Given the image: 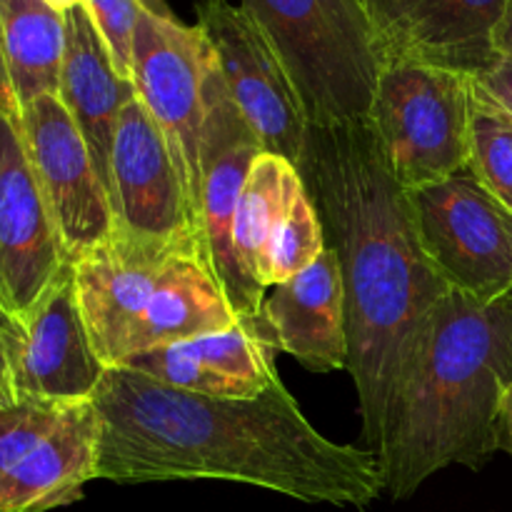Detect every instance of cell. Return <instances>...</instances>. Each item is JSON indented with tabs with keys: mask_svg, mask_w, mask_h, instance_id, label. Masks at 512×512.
I'll return each instance as SVG.
<instances>
[{
	"mask_svg": "<svg viewBox=\"0 0 512 512\" xmlns=\"http://www.w3.org/2000/svg\"><path fill=\"white\" fill-rule=\"evenodd\" d=\"M90 403L110 483L225 480L358 510L385 490L378 455L318 433L280 378L253 398H208L108 368Z\"/></svg>",
	"mask_w": 512,
	"mask_h": 512,
	"instance_id": "cell-1",
	"label": "cell"
},
{
	"mask_svg": "<svg viewBox=\"0 0 512 512\" xmlns=\"http://www.w3.org/2000/svg\"><path fill=\"white\" fill-rule=\"evenodd\" d=\"M298 173L343 268L348 370L363 435L378 455L415 333L453 288L425 258L408 190L368 118L310 125Z\"/></svg>",
	"mask_w": 512,
	"mask_h": 512,
	"instance_id": "cell-2",
	"label": "cell"
},
{
	"mask_svg": "<svg viewBox=\"0 0 512 512\" xmlns=\"http://www.w3.org/2000/svg\"><path fill=\"white\" fill-rule=\"evenodd\" d=\"M512 388V290L493 300L450 290L413 338L383 450L385 490L405 500L440 470H480L503 450Z\"/></svg>",
	"mask_w": 512,
	"mask_h": 512,
	"instance_id": "cell-3",
	"label": "cell"
},
{
	"mask_svg": "<svg viewBox=\"0 0 512 512\" xmlns=\"http://www.w3.org/2000/svg\"><path fill=\"white\" fill-rule=\"evenodd\" d=\"M298 85L310 123L368 118L383 63L363 0H243Z\"/></svg>",
	"mask_w": 512,
	"mask_h": 512,
	"instance_id": "cell-4",
	"label": "cell"
},
{
	"mask_svg": "<svg viewBox=\"0 0 512 512\" xmlns=\"http://www.w3.org/2000/svg\"><path fill=\"white\" fill-rule=\"evenodd\" d=\"M473 108V75L418 63L380 68L368 120L405 190L468 168Z\"/></svg>",
	"mask_w": 512,
	"mask_h": 512,
	"instance_id": "cell-5",
	"label": "cell"
},
{
	"mask_svg": "<svg viewBox=\"0 0 512 512\" xmlns=\"http://www.w3.org/2000/svg\"><path fill=\"white\" fill-rule=\"evenodd\" d=\"M420 248L460 293L493 300L512 290V210L470 168L408 190Z\"/></svg>",
	"mask_w": 512,
	"mask_h": 512,
	"instance_id": "cell-6",
	"label": "cell"
},
{
	"mask_svg": "<svg viewBox=\"0 0 512 512\" xmlns=\"http://www.w3.org/2000/svg\"><path fill=\"white\" fill-rule=\"evenodd\" d=\"M213 50V48H210ZM205 123L200 138V238L205 265L223 288L240 320L260 318L265 288H260L233 245V220L253 160L263 153V143L223 83L215 53H210L203 85Z\"/></svg>",
	"mask_w": 512,
	"mask_h": 512,
	"instance_id": "cell-7",
	"label": "cell"
},
{
	"mask_svg": "<svg viewBox=\"0 0 512 512\" xmlns=\"http://www.w3.org/2000/svg\"><path fill=\"white\" fill-rule=\"evenodd\" d=\"M198 28L213 48L230 98L263 148L298 168L313 123L298 85L263 30L228 0H203Z\"/></svg>",
	"mask_w": 512,
	"mask_h": 512,
	"instance_id": "cell-8",
	"label": "cell"
},
{
	"mask_svg": "<svg viewBox=\"0 0 512 512\" xmlns=\"http://www.w3.org/2000/svg\"><path fill=\"white\" fill-rule=\"evenodd\" d=\"M210 43L198 25L143 10L133 40V85L153 115L200 225V138ZM203 240V238H200Z\"/></svg>",
	"mask_w": 512,
	"mask_h": 512,
	"instance_id": "cell-9",
	"label": "cell"
},
{
	"mask_svg": "<svg viewBox=\"0 0 512 512\" xmlns=\"http://www.w3.org/2000/svg\"><path fill=\"white\" fill-rule=\"evenodd\" d=\"M110 203L115 213L113 235L150 248L195 250L205 260L200 225L168 145L140 98L125 105L115 130Z\"/></svg>",
	"mask_w": 512,
	"mask_h": 512,
	"instance_id": "cell-10",
	"label": "cell"
},
{
	"mask_svg": "<svg viewBox=\"0 0 512 512\" xmlns=\"http://www.w3.org/2000/svg\"><path fill=\"white\" fill-rule=\"evenodd\" d=\"M8 358L18 400L83 403L98 390L105 363L85 328L73 260L23 313L10 315Z\"/></svg>",
	"mask_w": 512,
	"mask_h": 512,
	"instance_id": "cell-11",
	"label": "cell"
},
{
	"mask_svg": "<svg viewBox=\"0 0 512 512\" xmlns=\"http://www.w3.org/2000/svg\"><path fill=\"white\" fill-rule=\"evenodd\" d=\"M20 130L68 258L108 243L115 233L110 193L58 95H43L25 105Z\"/></svg>",
	"mask_w": 512,
	"mask_h": 512,
	"instance_id": "cell-12",
	"label": "cell"
},
{
	"mask_svg": "<svg viewBox=\"0 0 512 512\" xmlns=\"http://www.w3.org/2000/svg\"><path fill=\"white\" fill-rule=\"evenodd\" d=\"M380 63L480 75L500 60L493 35L505 0H363Z\"/></svg>",
	"mask_w": 512,
	"mask_h": 512,
	"instance_id": "cell-13",
	"label": "cell"
},
{
	"mask_svg": "<svg viewBox=\"0 0 512 512\" xmlns=\"http://www.w3.org/2000/svg\"><path fill=\"white\" fill-rule=\"evenodd\" d=\"M23 143L20 118L0 113V305L18 315L68 263Z\"/></svg>",
	"mask_w": 512,
	"mask_h": 512,
	"instance_id": "cell-14",
	"label": "cell"
},
{
	"mask_svg": "<svg viewBox=\"0 0 512 512\" xmlns=\"http://www.w3.org/2000/svg\"><path fill=\"white\" fill-rule=\"evenodd\" d=\"M178 253L195 250L150 248L113 235L73 258L80 313L105 368H118L125 360L130 335Z\"/></svg>",
	"mask_w": 512,
	"mask_h": 512,
	"instance_id": "cell-15",
	"label": "cell"
},
{
	"mask_svg": "<svg viewBox=\"0 0 512 512\" xmlns=\"http://www.w3.org/2000/svg\"><path fill=\"white\" fill-rule=\"evenodd\" d=\"M260 315L275 348L293 355L308 370L333 373L348 368L343 268L330 245L308 270L275 285Z\"/></svg>",
	"mask_w": 512,
	"mask_h": 512,
	"instance_id": "cell-16",
	"label": "cell"
},
{
	"mask_svg": "<svg viewBox=\"0 0 512 512\" xmlns=\"http://www.w3.org/2000/svg\"><path fill=\"white\" fill-rule=\"evenodd\" d=\"M60 103L88 143L100 180L110 193V150L120 113L138 98L133 80L120 78L85 5L65 13V55L60 70Z\"/></svg>",
	"mask_w": 512,
	"mask_h": 512,
	"instance_id": "cell-17",
	"label": "cell"
},
{
	"mask_svg": "<svg viewBox=\"0 0 512 512\" xmlns=\"http://www.w3.org/2000/svg\"><path fill=\"white\" fill-rule=\"evenodd\" d=\"M100 478V423L93 403H73L53 433L0 478V512H48L75 503Z\"/></svg>",
	"mask_w": 512,
	"mask_h": 512,
	"instance_id": "cell-18",
	"label": "cell"
},
{
	"mask_svg": "<svg viewBox=\"0 0 512 512\" xmlns=\"http://www.w3.org/2000/svg\"><path fill=\"white\" fill-rule=\"evenodd\" d=\"M235 323L240 318L205 260L198 253H178L130 335L125 360L145 350L220 333Z\"/></svg>",
	"mask_w": 512,
	"mask_h": 512,
	"instance_id": "cell-19",
	"label": "cell"
},
{
	"mask_svg": "<svg viewBox=\"0 0 512 512\" xmlns=\"http://www.w3.org/2000/svg\"><path fill=\"white\" fill-rule=\"evenodd\" d=\"M5 60L20 110L43 95H58L65 55V13L43 0H0Z\"/></svg>",
	"mask_w": 512,
	"mask_h": 512,
	"instance_id": "cell-20",
	"label": "cell"
},
{
	"mask_svg": "<svg viewBox=\"0 0 512 512\" xmlns=\"http://www.w3.org/2000/svg\"><path fill=\"white\" fill-rule=\"evenodd\" d=\"M298 180V168L268 150H263L250 165L248 178L240 190L238 210H235L233 245L238 260L255 283H258V268L265 245L273 238Z\"/></svg>",
	"mask_w": 512,
	"mask_h": 512,
	"instance_id": "cell-21",
	"label": "cell"
},
{
	"mask_svg": "<svg viewBox=\"0 0 512 512\" xmlns=\"http://www.w3.org/2000/svg\"><path fill=\"white\" fill-rule=\"evenodd\" d=\"M178 345L215 373L248 385L253 393H265L278 380V370L273 365L275 343L263 315Z\"/></svg>",
	"mask_w": 512,
	"mask_h": 512,
	"instance_id": "cell-22",
	"label": "cell"
},
{
	"mask_svg": "<svg viewBox=\"0 0 512 512\" xmlns=\"http://www.w3.org/2000/svg\"><path fill=\"white\" fill-rule=\"evenodd\" d=\"M328 248L323 218L305 188L303 178L293 188L290 203L275 228L273 238L265 245L258 268V283L263 288L280 285L308 270Z\"/></svg>",
	"mask_w": 512,
	"mask_h": 512,
	"instance_id": "cell-23",
	"label": "cell"
},
{
	"mask_svg": "<svg viewBox=\"0 0 512 512\" xmlns=\"http://www.w3.org/2000/svg\"><path fill=\"white\" fill-rule=\"evenodd\" d=\"M468 168L490 195L512 210V115L488 98L478 85L470 125Z\"/></svg>",
	"mask_w": 512,
	"mask_h": 512,
	"instance_id": "cell-24",
	"label": "cell"
},
{
	"mask_svg": "<svg viewBox=\"0 0 512 512\" xmlns=\"http://www.w3.org/2000/svg\"><path fill=\"white\" fill-rule=\"evenodd\" d=\"M118 368L135 370L168 388L185 390V393L208 395V398H253V390L248 385L230 380L225 375L215 373L213 368L195 360L193 355L185 353L180 345H163V348L145 350V353L133 355Z\"/></svg>",
	"mask_w": 512,
	"mask_h": 512,
	"instance_id": "cell-25",
	"label": "cell"
},
{
	"mask_svg": "<svg viewBox=\"0 0 512 512\" xmlns=\"http://www.w3.org/2000/svg\"><path fill=\"white\" fill-rule=\"evenodd\" d=\"M68 405L73 403L23 398L10 408H0V478L53 433Z\"/></svg>",
	"mask_w": 512,
	"mask_h": 512,
	"instance_id": "cell-26",
	"label": "cell"
},
{
	"mask_svg": "<svg viewBox=\"0 0 512 512\" xmlns=\"http://www.w3.org/2000/svg\"><path fill=\"white\" fill-rule=\"evenodd\" d=\"M83 5L103 38L118 75L133 80V40L143 5L138 0H85Z\"/></svg>",
	"mask_w": 512,
	"mask_h": 512,
	"instance_id": "cell-27",
	"label": "cell"
},
{
	"mask_svg": "<svg viewBox=\"0 0 512 512\" xmlns=\"http://www.w3.org/2000/svg\"><path fill=\"white\" fill-rule=\"evenodd\" d=\"M475 85L512 115V60L500 58L493 68L475 75Z\"/></svg>",
	"mask_w": 512,
	"mask_h": 512,
	"instance_id": "cell-28",
	"label": "cell"
},
{
	"mask_svg": "<svg viewBox=\"0 0 512 512\" xmlns=\"http://www.w3.org/2000/svg\"><path fill=\"white\" fill-rule=\"evenodd\" d=\"M8 328L10 313L0 305V408H10L18 403V393L13 385V370H10L8 358Z\"/></svg>",
	"mask_w": 512,
	"mask_h": 512,
	"instance_id": "cell-29",
	"label": "cell"
},
{
	"mask_svg": "<svg viewBox=\"0 0 512 512\" xmlns=\"http://www.w3.org/2000/svg\"><path fill=\"white\" fill-rule=\"evenodd\" d=\"M0 113L20 118V105L15 100L13 83H10L8 60H5V33H3V8H0Z\"/></svg>",
	"mask_w": 512,
	"mask_h": 512,
	"instance_id": "cell-30",
	"label": "cell"
},
{
	"mask_svg": "<svg viewBox=\"0 0 512 512\" xmlns=\"http://www.w3.org/2000/svg\"><path fill=\"white\" fill-rule=\"evenodd\" d=\"M493 45L500 58L512 60V0H505L503 15H500L493 35Z\"/></svg>",
	"mask_w": 512,
	"mask_h": 512,
	"instance_id": "cell-31",
	"label": "cell"
},
{
	"mask_svg": "<svg viewBox=\"0 0 512 512\" xmlns=\"http://www.w3.org/2000/svg\"><path fill=\"white\" fill-rule=\"evenodd\" d=\"M503 450L512 455V388L505 395L503 403Z\"/></svg>",
	"mask_w": 512,
	"mask_h": 512,
	"instance_id": "cell-32",
	"label": "cell"
},
{
	"mask_svg": "<svg viewBox=\"0 0 512 512\" xmlns=\"http://www.w3.org/2000/svg\"><path fill=\"white\" fill-rule=\"evenodd\" d=\"M140 5H143V10H148V13L158 15V18H165V20H175L173 10H170L168 0H138Z\"/></svg>",
	"mask_w": 512,
	"mask_h": 512,
	"instance_id": "cell-33",
	"label": "cell"
},
{
	"mask_svg": "<svg viewBox=\"0 0 512 512\" xmlns=\"http://www.w3.org/2000/svg\"><path fill=\"white\" fill-rule=\"evenodd\" d=\"M43 3H48L50 8H55L58 13H68L70 8H75V5H83L85 0H43Z\"/></svg>",
	"mask_w": 512,
	"mask_h": 512,
	"instance_id": "cell-34",
	"label": "cell"
}]
</instances>
